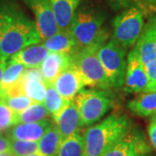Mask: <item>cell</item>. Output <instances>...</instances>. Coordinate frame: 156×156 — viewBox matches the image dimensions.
<instances>
[{"label":"cell","mask_w":156,"mask_h":156,"mask_svg":"<svg viewBox=\"0 0 156 156\" xmlns=\"http://www.w3.org/2000/svg\"><path fill=\"white\" fill-rule=\"evenodd\" d=\"M21 81L24 95L33 102L43 103L46 95V83L40 69H26Z\"/></svg>","instance_id":"15"},{"label":"cell","mask_w":156,"mask_h":156,"mask_svg":"<svg viewBox=\"0 0 156 156\" xmlns=\"http://www.w3.org/2000/svg\"><path fill=\"white\" fill-rule=\"evenodd\" d=\"M25 69L26 68L19 62L11 59L6 61L5 69L4 70L0 83V95H3L14 84L17 83L20 78L22 77Z\"/></svg>","instance_id":"22"},{"label":"cell","mask_w":156,"mask_h":156,"mask_svg":"<svg viewBox=\"0 0 156 156\" xmlns=\"http://www.w3.org/2000/svg\"><path fill=\"white\" fill-rule=\"evenodd\" d=\"M147 2L151 6H153L154 9H156V0H147Z\"/></svg>","instance_id":"32"},{"label":"cell","mask_w":156,"mask_h":156,"mask_svg":"<svg viewBox=\"0 0 156 156\" xmlns=\"http://www.w3.org/2000/svg\"><path fill=\"white\" fill-rule=\"evenodd\" d=\"M147 133L150 140L151 146L156 150V115L151 117L147 127Z\"/></svg>","instance_id":"29"},{"label":"cell","mask_w":156,"mask_h":156,"mask_svg":"<svg viewBox=\"0 0 156 156\" xmlns=\"http://www.w3.org/2000/svg\"><path fill=\"white\" fill-rule=\"evenodd\" d=\"M5 66H6V61H4V60L0 59V83H1L2 76H3V73H4L5 69Z\"/></svg>","instance_id":"31"},{"label":"cell","mask_w":156,"mask_h":156,"mask_svg":"<svg viewBox=\"0 0 156 156\" xmlns=\"http://www.w3.org/2000/svg\"><path fill=\"white\" fill-rule=\"evenodd\" d=\"M74 101L79 113L80 128L99 122L111 107L110 98L99 89H82L76 95Z\"/></svg>","instance_id":"5"},{"label":"cell","mask_w":156,"mask_h":156,"mask_svg":"<svg viewBox=\"0 0 156 156\" xmlns=\"http://www.w3.org/2000/svg\"><path fill=\"white\" fill-rule=\"evenodd\" d=\"M52 120L62 140L70 136L81 128L79 113L74 100L67 101L60 112L52 117Z\"/></svg>","instance_id":"14"},{"label":"cell","mask_w":156,"mask_h":156,"mask_svg":"<svg viewBox=\"0 0 156 156\" xmlns=\"http://www.w3.org/2000/svg\"><path fill=\"white\" fill-rule=\"evenodd\" d=\"M135 47L145 68L149 83L144 92L156 90V17L151 16L144 25Z\"/></svg>","instance_id":"8"},{"label":"cell","mask_w":156,"mask_h":156,"mask_svg":"<svg viewBox=\"0 0 156 156\" xmlns=\"http://www.w3.org/2000/svg\"><path fill=\"white\" fill-rule=\"evenodd\" d=\"M144 25V10L139 5L132 6L115 18L113 39L125 49L134 46Z\"/></svg>","instance_id":"6"},{"label":"cell","mask_w":156,"mask_h":156,"mask_svg":"<svg viewBox=\"0 0 156 156\" xmlns=\"http://www.w3.org/2000/svg\"><path fill=\"white\" fill-rule=\"evenodd\" d=\"M131 129L132 122L126 115L119 112L109 115L84 131L83 156H101Z\"/></svg>","instance_id":"2"},{"label":"cell","mask_w":156,"mask_h":156,"mask_svg":"<svg viewBox=\"0 0 156 156\" xmlns=\"http://www.w3.org/2000/svg\"><path fill=\"white\" fill-rule=\"evenodd\" d=\"M50 115L44 103L33 102L28 108L16 114V124L36 122ZM15 124V125H16Z\"/></svg>","instance_id":"24"},{"label":"cell","mask_w":156,"mask_h":156,"mask_svg":"<svg viewBox=\"0 0 156 156\" xmlns=\"http://www.w3.org/2000/svg\"><path fill=\"white\" fill-rule=\"evenodd\" d=\"M66 102L67 101L58 93L54 84L46 83V95L43 103L50 113V116H55L56 114H58Z\"/></svg>","instance_id":"25"},{"label":"cell","mask_w":156,"mask_h":156,"mask_svg":"<svg viewBox=\"0 0 156 156\" xmlns=\"http://www.w3.org/2000/svg\"><path fill=\"white\" fill-rule=\"evenodd\" d=\"M49 53L50 52L41 42L23 48L10 59L21 63L26 69H39Z\"/></svg>","instance_id":"18"},{"label":"cell","mask_w":156,"mask_h":156,"mask_svg":"<svg viewBox=\"0 0 156 156\" xmlns=\"http://www.w3.org/2000/svg\"><path fill=\"white\" fill-rule=\"evenodd\" d=\"M32 11L42 40L49 38L59 31L51 8L50 0H22Z\"/></svg>","instance_id":"11"},{"label":"cell","mask_w":156,"mask_h":156,"mask_svg":"<svg viewBox=\"0 0 156 156\" xmlns=\"http://www.w3.org/2000/svg\"><path fill=\"white\" fill-rule=\"evenodd\" d=\"M54 125V121L49 117L36 122L18 123L7 130V137L14 140L38 141Z\"/></svg>","instance_id":"12"},{"label":"cell","mask_w":156,"mask_h":156,"mask_svg":"<svg viewBox=\"0 0 156 156\" xmlns=\"http://www.w3.org/2000/svg\"><path fill=\"white\" fill-rule=\"evenodd\" d=\"M0 156H13V154H11L10 151H6V152H4V153H1Z\"/></svg>","instance_id":"33"},{"label":"cell","mask_w":156,"mask_h":156,"mask_svg":"<svg viewBox=\"0 0 156 156\" xmlns=\"http://www.w3.org/2000/svg\"><path fill=\"white\" fill-rule=\"evenodd\" d=\"M36 22L14 0H0V59L8 61L19 50L41 43Z\"/></svg>","instance_id":"1"},{"label":"cell","mask_w":156,"mask_h":156,"mask_svg":"<svg viewBox=\"0 0 156 156\" xmlns=\"http://www.w3.org/2000/svg\"><path fill=\"white\" fill-rule=\"evenodd\" d=\"M128 108L138 116H153L156 115V90L142 92V94L128 102Z\"/></svg>","instance_id":"20"},{"label":"cell","mask_w":156,"mask_h":156,"mask_svg":"<svg viewBox=\"0 0 156 156\" xmlns=\"http://www.w3.org/2000/svg\"><path fill=\"white\" fill-rule=\"evenodd\" d=\"M0 101L5 104L16 114L21 112L30 105L33 103V101L29 98L27 95H18V96H6L0 98Z\"/></svg>","instance_id":"27"},{"label":"cell","mask_w":156,"mask_h":156,"mask_svg":"<svg viewBox=\"0 0 156 156\" xmlns=\"http://www.w3.org/2000/svg\"><path fill=\"white\" fill-rule=\"evenodd\" d=\"M96 53L106 71L110 87H122L127 68L126 49L112 38L101 45Z\"/></svg>","instance_id":"7"},{"label":"cell","mask_w":156,"mask_h":156,"mask_svg":"<svg viewBox=\"0 0 156 156\" xmlns=\"http://www.w3.org/2000/svg\"><path fill=\"white\" fill-rule=\"evenodd\" d=\"M83 134L79 129L62 140L57 156H83Z\"/></svg>","instance_id":"23"},{"label":"cell","mask_w":156,"mask_h":156,"mask_svg":"<svg viewBox=\"0 0 156 156\" xmlns=\"http://www.w3.org/2000/svg\"><path fill=\"white\" fill-rule=\"evenodd\" d=\"M49 52L62 53L72 56L80 50L69 31H58L49 38L42 41Z\"/></svg>","instance_id":"19"},{"label":"cell","mask_w":156,"mask_h":156,"mask_svg":"<svg viewBox=\"0 0 156 156\" xmlns=\"http://www.w3.org/2000/svg\"><path fill=\"white\" fill-rule=\"evenodd\" d=\"M62 139L54 125L38 140V153L42 156H57Z\"/></svg>","instance_id":"21"},{"label":"cell","mask_w":156,"mask_h":156,"mask_svg":"<svg viewBox=\"0 0 156 156\" xmlns=\"http://www.w3.org/2000/svg\"><path fill=\"white\" fill-rule=\"evenodd\" d=\"M9 151L13 154V156H26L34 153H37L38 141L10 139Z\"/></svg>","instance_id":"26"},{"label":"cell","mask_w":156,"mask_h":156,"mask_svg":"<svg viewBox=\"0 0 156 156\" xmlns=\"http://www.w3.org/2000/svg\"><path fill=\"white\" fill-rule=\"evenodd\" d=\"M105 17L92 6H79L73 17L69 32L80 49L99 48L108 41V33L103 28Z\"/></svg>","instance_id":"3"},{"label":"cell","mask_w":156,"mask_h":156,"mask_svg":"<svg viewBox=\"0 0 156 156\" xmlns=\"http://www.w3.org/2000/svg\"><path fill=\"white\" fill-rule=\"evenodd\" d=\"M97 47L80 49L71 56V65L83 79L86 86L108 89L110 87L106 71L97 56Z\"/></svg>","instance_id":"4"},{"label":"cell","mask_w":156,"mask_h":156,"mask_svg":"<svg viewBox=\"0 0 156 156\" xmlns=\"http://www.w3.org/2000/svg\"><path fill=\"white\" fill-rule=\"evenodd\" d=\"M16 124V113L0 101V133Z\"/></svg>","instance_id":"28"},{"label":"cell","mask_w":156,"mask_h":156,"mask_svg":"<svg viewBox=\"0 0 156 156\" xmlns=\"http://www.w3.org/2000/svg\"><path fill=\"white\" fill-rule=\"evenodd\" d=\"M82 0H50L51 8L60 31H69Z\"/></svg>","instance_id":"17"},{"label":"cell","mask_w":156,"mask_h":156,"mask_svg":"<svg viewBox=\"0 0 156 156\" xmlns=\"http://www.w3.org/2000/svg\"><path fill=\"white\" fill-rule=\"evenodd\" d=\"M71 65V56L50 52L40 66L45 83H54L57 76Z\"/></svg>","instance_id":"16"},{"label":"cell","mask_w":156,"mask_h":156,"mask_svg":"<svg viewBox=\"0 0 156 156\" xmlns=\"http://www.w3.org/2000/svg\"><path fill=\"white\" fill-rule=\"evenodd\" d=\"M26 156H42V155H41L38 152H37V153H34V154H29V155H26Z\"/></svg>","instance_id":"34"},{"label":"cell","mask_w":156,"mask_h":156,"mask_svg":"<svg viewBox=\"0 0 156 156\" xmlns=\"http://www.w3.org/2000/svg\"><path fill=\"white\" fill-rule=\"evenodd\" d=\"M148 83L147 74L134 45L127 58L124 90L128 93H142L147 88Z\"/></svg>","instance_id":"10"},{"label":"cell","mask_w":156,"mask_h":156,"mask_svg":"<svg viewBox=\"0 0 156 156\" xmlns=\"http://www.w3.org/2000/svg\"><path fill=\"white\" fill-rule=\"evenodd\" d=\"M152 147L144 134L133 128L101 156H152Z\"/></svg>","instance_id":"9"},{"label":"cell","mask_w":156,"mask_h":156,"mask_svg":"<svg viewBox=\"0 0 156 156\" xmlns=\"http://www.w3.org/2000/svg\"><path fill=\"white\" fill-rule=\"evenodd\" d=\"M10 150V139L0 134V154Z\"/></svg>","instance_id":"30"},{"label":"cell","mask_w":156,"mask_h":156,"mask_svg":"<svg viewBox=\"0 0 156 156\" xmlns=\"http://www.w3.org/2000/svg\"><path fill=\"white\" fill-rule=\"evenodd\" d=\"M53 84L66 101L74 100L76 95L86 87L83 77L72 65L62 71Z\"/></svg>","instance_id":"13"}]
</instances>
